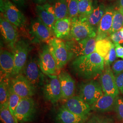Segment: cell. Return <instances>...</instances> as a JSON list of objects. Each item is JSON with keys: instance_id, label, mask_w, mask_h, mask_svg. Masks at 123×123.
Listing matches in <instances>:
<instances>
[{"instance_id": "cell-28", "label": "cell", "mask_w": 123, "mask_h": 123, "mask_svg": "<svg viewBox=\"0 0 123 123\" xmlns=\"http://www.w3.org/2000/svg\"><path fill=\"white\" fill-rule=\"evenodd\" d=\"M79 15L78 18H85L92 13L93 6L92 0H78Z\"/></svg>"}, {"instance_id": "cell-33", "label": "cell", "mask_w": 123, "mask_h": 123, "mask_svg": "<svg viewBox=\"0 0 123 123\" xmlns=\"http://www.w3.org/2000/svg\"><path fill=\"white\" fill-rule=\"evenodd\" d=\"M87 123H114V119L110 117L102 115H94L88 120Z\"/></svg>"}, {"instance_id": "cell-24", "label": "cell", "mask_w": 123, "mask_h": 123, "mask_svg": "<svg viewBox=\"0 0 123 123\" xmlns=\"http://www.w3.org/2000/svg\"><path fill=\"white\" fill-rule=\"evenodd\" d=\"M106 9V7L105 4L100 3L94 7L92 13L89 16L83 19L86 21L90 26L96 29L97 26L98 27L101 19L105 12Z\"/></svg>"}, {"instance_id": "cell-43", "label": "cell", "mask_w": 123, "mask_h": 123, "mask_svg": "<svg viewBox=\"0 0 123 123\" xmlns=\"http://www.w3.org/2000/svg\"><path fill=\"white\" fill-rule=\"evenodd\" d=\"M120 31H121V33H122V35L123 37V28H122Z\"/></svg>"}, {"instance_id": "cell-41", "label": "cell", "mask_w": 123, "mask_h": 123, "mask_svg": "<svg viewBox=\"0 0 123 123\" xmlns=\"http://www.w3.org/2000/svg\"><path fill=\"white\" fill-rule=\"evenodd\" d=\"M118 4L119 5V8L123 11V0H118Z\"/></svg>"}, {"instance_id": "cell-17", "label": "cell", "mask_w": 123, "mask_h": 123, "mask_svg": "<svg viewBox=\"0 0 123 123\" xmlns=\"http://www.w3.org/2000/svg\"><path fill=\"white\" fill-rule=\"evenodd\" d=\"M62 90V99L67 100L74 94L75 83L68 72L62 71L58 75Z\"/></svg>"}, {"instance_id": "cell-18", "label": "cell", "mask_w": 123, "mask_h": 123, "mask_svg": "<svg viewBox=\"0 0 123 123\" xmlns=\"http://www.w3.org/2000/svg\"><path fill=\"white\" fill-rule=\"evenodd\" d=\"M1 73L5 77L9 78L15 76V64L12 53L6 50L1 49L0 53Z\"/></svg>"}, {"instance_id": "cell-5", "label": "cell", "mask_w": 123, "mask_h": 123, "mask_svg": "<svg viewBox=\"0 0 123 123\" xmlns=\"http://www.w3.org/2000/svg\"><path fill=\"white\" fill-rule=\"evenodd\" d=\"M96 29L90 26L83 19L78 18L72 20L70 35L75 41L96 37Z\"/></svg>"}, {"instance_id": "cell-30", "label": "cell", "mask_w": 123, "mask_h": 123, "mask_svg": "<svg viewBox=\"0 0 123 123\" xmlns=\"http://www.w3.org/2000/svg\"><path fill=\"white\" fill-rule=\"evenodd\" d=\"M22 98L21 97H20L14 92V91L10 87L9 85L8 104L10 110L13 114L16 109L17 108Z\"/></svg>"}, {"instance_id": "cell-27", "label": "cell", "mask_w": 123, "mask_h": 123, "mask_svg": "<svg viewBox=\"0 0 123 123\" xmlns=\"http://www.w3.org/2000/svg\"><path fill=\"white\" fill-rule=\"evenodd\" d=\"M0 119L2 123H18V119L11 112L8 103L0 105Z\"/></svg>"}, {"instance_id": "cell-44", "label": "cell", "mask_w": 123, "mask_h": 123, "mask_svg": "<svg viewBox=\"0 0 123 123\" xmlns=\"http://www.w3.org/2000/svg\"><path fill=\"white\" fill-rule=\"evenodd\" d=\"M52 0V1H53V0H55H55Z\"/></svg>"}, {"instance_id": "cell-32", "label": "cell", "mask_w": 123, "mask_h": 123, "mask_svg": "<svg viewBox=\"0 0 123 123\" xmlns=\"http://www.w3.org/2000/svg\"><path fill=\"white\" fill-rule=\"evenodd\" d=\"M9 83L1 80L0 84V105L8 103Z\"/></svg>"}, {"instance_id": "cell-19", "label": "cell", "mask_w": 123, "mask_h": 123, "mask_svg": "<svg viewBox=\"0 0 123 123\" xmlns=\"http://www.w3.org/2000/svg\"><path fill=\"white\" fill-rule=\"evenodd\" d=\"M88 119L71 112L64 105L59 108L56 117L57 123H84Z\"/></svg>"}, {"instance_id": "cell-7", "label": "cell", "mask_w": 123, "mask_h": 123, "mask_svg": "<svg viewBox=\"0 0 123 123\" xmlns=\"http://www.w3.org/2000/svg\"><path fill=\"white\" fill-rule=\"evenodd\" d=\"M10 87L22 98L31 97L35 93V87L22 74L16 75L9 83Z\"/></svg>"}, {"instance_id": "cell-20", "label": "cell", "mask_w": 123, "mask_h": 123, "mask_svg": "<svg viewBox=\"0 0 123 123\" xmlns=\"http://www.w3.org/2000/svg\"><path fill=\"white\" fill-rule=\"evenodd\" d=\"M31 26L32 33L40 41L48 43L52 38V32L39 18H37L32 21Z\"/></svg>"}, {"instance_id": "cell-39", "label": "cell", "mask_w": 123, "mask_h": 123, "mask_svg": "<svg viewBox=\"0 0 123 123\" xmlns=\"http://www.w3.org/2000/svg\"><path fill=\"white\" fill-rule=\"evenodd\" d=\"M117 57L123 59V47L119 44H114Z\"/></svg>"}, {"instance_id": "cell-3", "label": "cell", "mask_w": 123, "mask_h": 123, "mask_svg": "<svg viewBox=\"0 0 123 123\" xmlns=\"http://www.w3.org/2000/svg\"><path fill=\"white\" fill-rule=\"evenodd\" d=\"M104 94L100 84L95 80H91L82 83L79 86V96L90 106Z\"/></svg>"}, {"instance_id": "cell-2", "label": "cell", "mask_w": 123, "mask_h": 123, "mask_svg": "<svg viewBox=\"0 0 123 123\" xmlns=\"http://www.w3.org/2000/svg\"><path fill=\"white\" fill-rule=\"evenodd\" d=\"M48 46L50 52L56 62L58 70L65 66L74 55L67 44L61 39L52 38L48 43Z\"/></svg>"}, {"instance_id": "cell-36", "label": "cell", "mask_w": 123, "mask_h": 123, "mask_svg": "<svg viewBox=\"0 0 123 123\" xmlns=\"http://www.w3.org/2000/svg\"><path fill=\"white\" fill-rule=\"evenodd\" d=\"M112 70L114 76L123 72V60H119L114 62L112 66Z\"/></svg>"}, {"instance_id": "cell-38", "label": "cell", "mask_w": 123, "mask_h": 123, "mask_svg": "<svg viewBox=\"0 0 123 123\" xmlns=\"http://www.w3.org/2000/svg\"><path fill=\"white\" fill-rule=\"evenodd\" d=\"M115 81L119 92L123 95V72L115 76Z\"/></svg>"}, {"instance_id": "cell-35", "label": "cell", "mask_w": 123, "mask_h": 123, "mask_svg": "<svg viewBox=\"0 0 123 123\" xmlns=\"http://www.w3.org/2000/svg\"><path fill=\"white\" fill-rule=\"evenodd\" d=\"M117 57L116 53L115 51V48L114 43H113L111 49L107 56L104 58L105 64L112 65L114 63L115 60Z\"/></svg>"}, {"instance_id": "cell-34", "label": "cell", "mask_w": 123, "mask_h": 123, "mask_svg": "<svg viewBox=\"0 0 123 123\" xmlns=\"http://www.w3.org/2000/svg\"><path fill=\"white\" fill-rule=\"evenodd\" d=\"M115 110L118 119L123 123V98L118 96L114 106Z\"/></svg>"}, {"instance_id": "cell-15", "label": "cell", "mask_w": 123, "mask_h": 123, "mask_svg": "<svg viewBox=\"0 0 123 123\" xmlns=\"http://www.w3.org/2000/svg\"><path fill=\"white\" fill-rule=\"evenodd\" d=\"M64 107L75 114L88 118L92 110L91 106L79 96H74L67 100Z\"/></svg>"}, {"instance_id": "cell-42", "label": "cell", "mask_w": 123, "mask_h": 123, "mask_svg": "<svg viewBox=\"0 0 123 123\" xmlns=\"http://www.w3.org/2000/svg\"><path fill=\"white\" fill-rule=\"evenodd\" d=\"M36 3L38 4V5L43 4L45 3L47 0H33Z\"/></svg>"}, {"instance_id": "cell-23", "label": "cell", "mask_w": 123, "mask_h": 123, "mask_svg": "<svg viewBox=\"0 0 123 123\" xmlns=\"http://www.w3.org/2000/svg\"><path fill=\"white\" fill-rule=\"evenodd\" d=\"M72 20L69 17L56 20L53 32L56 38L65 39L70 35Z\"/></svg>"}, {"instance_id": "cell-1", "label": "cell", "mask_w": 123, "mask_h": 123, "mask_svg": "<svg viewBox=\"0 0 123 123\" xmlns=\"http://www.w3.org/2000/svg\"><path fill=\"white\" fill-rule=\"evenodd\" d=\"M72 68L79 77L92 79L101 74L105 69V62L96 52L87 55L77 57L72 63Z\"/></svg>"}, {"instance_id": "cell-31", "label": "cell", "mask_w": 123, "mask_h": 123, "mask_svg": "<svg viewBox=\"0 0 123 123\" xmlns=\"http://www.w3.org/2000/svg\"><path fill=\"white\" fill-rule=\"evenodd\" d=\"M68 11V17L72 20L79 17L78 0H66Z\"/></svg>"}, {"instance_id": "cell-21", "label": "cell", "mask_w": 123, "mask_h": 123, "mask_svg": "<svg viewBox=\"0 0 123 123\" xmlns=\"http://www.w3.org/2000/svg\"><path fill=\"white\" fill-rule=\"evenodd\" d=\"M117 96H112L105 94L91 106L92 110L97 112L105 113L114 110Z\"/></svg>"}, {"instance_id": "cell-25", "label": "cell", "mask_w": 123, "mask_h": 123, "mask_svg": "<svg viewBox=\"0 0 123 123\" xmlns=\"http://www.w3.org/2000/svg\"><path fill=\"white\" fill-rule=\"evenodd\" d=\"M112 44L110 37L98 40L96 43L95 52L104 59L110 51Z\"/></svg>"}, {"instance_id": "cell-37", "label": "cell", "mask_w": 123, "mask_h": 123, "mask_svg": "<svg viewBox=\"0 0 123 123\" xmlns=\"http://www.w3.org/2000/svg\"><path fill=\"white\" fill-rule=\"evenodd\" d=\"M110 37L112 43L114 44L123 43V37L120 31L112 33L110 35Z\"/></svg>"}, {"instance_id": "cell-11", "label": "cell", "mask_w": 123, "mask_h": 123, "mask_svg": "<svg viewBox=\"0 0 123 123\" xmlns=\"http://www.w3.org/2000/svg\"><path fill=\"white\" fill-rule=\"evenodd\" d=\"M49 79L44 84L43 91L46 99L55 104L62 99L61 85L58 76L48 75Z\"/></svg>"}, {"instance_id": "cell-40", "label": "cell", "mask_w": 123, "mask_h": 123, "mask_svg": "<svg viewBox=\"0 0 123 123\" xmlns=\"http://www.w3.org/2000/svg\"><path fill=\"white\" fill-rule=\"evenodd\" d=\"M14 3L18 5H22L24 4L26 0H12Z\"/></svg>"}, {"instance_id": "cell-14", "label": "cell", "mask_w": 123, "mask_h": 123, "mask_svg": "<svg viewBox=\"0 0 123 123\" xmlns=\"http://www.w3.org/2000/svg\"><path fill=\"white\" fill-rule=\"evenodd\" d=\"M114 11L115 9L112 6L106 7L105 12L101 19L98 27L97 41L110 37Z\"/></svg>"}, {"instance_id": "cell-45", "label": "cell", "mask_w": 123, "mask_h": 123, "mask_svg": "<svg viewBox=\"0 0 123 123\" xmlns=\"http://www.w3.org/2000/svg\"></svg>"}, {"instance_id": "cell-29", "label": "cell", "mask_w": 123, "mask_h": 123, "mask_svg": "<svg viewBox=\"0 0 123 123\" xmlns=\"http://www.w3.org/2000/svg\"><path fill=\"white\" fill-rule=\"evenodd\" d=\"M123 28V11L119 8L115 9L113 20V24L110 35L120 31Z\"/></svg>"}, {"instance_id": "cell-13", "label": "cell", "mask_w": 123, "mask_h": 123, "mask_svg": "<svg viewBox=\"0 0 123 123\" xmlns=\"http://www.w3.org/2000/svg\"><path fill=\"white\" fill-rule=\"evenodd\" d=\"M38 64L40 70L45 74L56 75L57 67L56 62L50 52L48 46H45L40 53Z\"/></svg>"}, {"instance_id": "cell-4", "label": "cell", "mask_w": 123, "mask_h": 123, "mask_svg": "<svg viewBox=\"0 0 123 123\" xmlns=\"http://www.w3.org/2000/svg\"><path fill=\"white\" fill-rule=\"evenodd\" d=\"M1 15L17 27L24 26L26 19L24 14L9 0H0Z\"/></svg>"}, {"instance_id": "cell-26", "label": "cell", "mask_w": 123, "mask_h": 123, "mask_svg": "<svg viewBox=\"0 0 123 123\" xmlns=\"http://www.w3.org/2000/svg\"><path fill=\"white\" fill-rule=\"evenodd\" d=\"M56 20L68 17V11L66 0H56L53 5Z\"/></svg>"}, {"instance_id": "cell-22", "label": "cell", "mask_w": 123, "mask_h": 123, "mask_svg": "<svg viewBox=\"0 0 123 123\" xmlns=\"http://www.w3.org/2000/svg\"><path fill=\"white\" fill-rule=\"evenodd\" d=\"M35 58L30 59L26 65L25 77L35 88L39 84L40 79L39 66Z\"/></svg>"}, {"instance_id": "cell-12", "label": "cell", "mask_w": 123, "mask_h": 123, "mask_svg": "<svg viewBox=\"0 0 123 123\" xmlns=\"http://www.w3.org/2000/svg\"><path fill=\"white\" fill-rule=\"evenodd\" d=\"M0 30L6 43L13 50L18 42V33L17 27L0 15Z\"/></svg>"}, {"instance_id": "cell-16", "label": "cell", "mask_w": 123, "mask_h": 123, "mask_svg": "<svg viewBox=\"0 0 123 123\" xmlns=\"http://www.w3.org/2000/svg\"><path fill=\"white\" fill-rule=\"evenodd\" d=\"M36 11L40 20L53 32L54 25L57 20L53 5L48 3L37 5Z\"/></svg>"}, {"instance_id": "cell-10", "label": "cell", "mask_w": 123, "mask_h": 123, "mask_svg": "<svg viewBox=\"0 0 123 123\" xmlns=\"http://www.w3.org/2000/svg\"><path fill=\"white\" fill-rule=\"evenodd\" d=\"M29 50V44L23 40L18 41L15 45L12 52L15 64V76L20 74L26 65Z\"/></svg>"}, {"instance_id": "cell-9", "label": "cell", "mask_w": 123, "mask_h": 123, "mask_svg": "<svg viewBox=\"0 0 123 123\" xmlns=\"http://www.w3.org/2000/svg\"><path fill=\"white\" fill-rule=\"evenodd\" d=\"M96 37H89L80 41H72L67 44L74 55L77 57L87 55L95 52Z\"/></svg>"}, {"instance_id": "cell-6", "label": "cell", "mask_w": 123, "mask_h": 123, "mask_svg": "<svg viewBox=\"0 0 123 123\" xmlns=\"http://www.w3.org/2000/svg\"><path fill=\"white\" fill-rule=\"evenodd\" d=\"M36 112L35 103L31 97L22 98L19 103L14 115L20 123L31 121Z\"/></svg>"}, {"instance_id": "cell-8", "label": "cell", "mask_w": 123, "mask_h": 123, "mask_svg": "<svg viewBox=\"0 0 123 123\" xmlns=\"http://www.w3.org/2000/svg\"><path fill=\"white\" fill-rule=\"evenodd\" d=\"M100 84L104 94L112 96H119L115 77L109 64H105V69L100 75Z\"/></svg>"}]
</instances>
